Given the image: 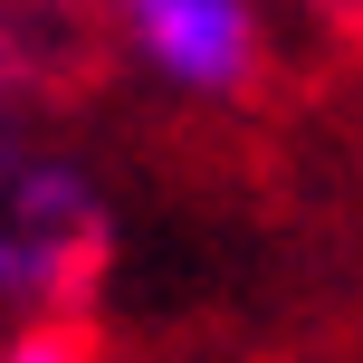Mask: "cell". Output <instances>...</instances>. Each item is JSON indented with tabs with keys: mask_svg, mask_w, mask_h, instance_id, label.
I'll use <instances>...</instances> for the list:
<instances>
[{
	"mask_svg": "<svg viewBox=\"0 0 363 363\" xmlns=\"http://www.w3.org/2000/svg\"><path fill=\"white\" fill-rule=\"evenodd\" d=\"M134 48L172 77V86H239L258 57L249 0H125Z\"/></svg>",
	"mask_w": 363,
	"mask_h": 363,
	"instance_id": "obj_1",
	"label": "cell"
},
{
	"mask_svg": "<svg viewBox=\"0 0 363 363\" xmlns=\"http://www.w3.org/2000/svg\"><path fill=\"white\" fill-rule=\"evenodd\" d=\"M10 363H77V335H19Z\"/></svg>",
	"mask_w": 363,
	"mask_h": 363,
	"instance_id": "obj_2",
	"label": "cell"
}]
</instances>
